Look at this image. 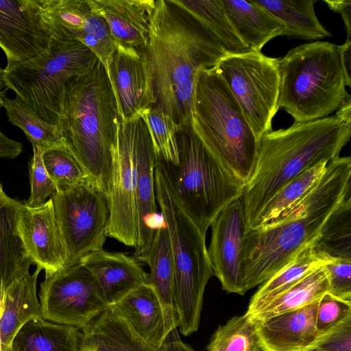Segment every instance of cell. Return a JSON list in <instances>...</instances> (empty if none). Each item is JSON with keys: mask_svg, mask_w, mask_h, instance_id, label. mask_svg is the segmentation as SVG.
<instances>
[{"mask_svg": "<svg viewBox=\"0 0 351 351\" xmlns=\"http://www.w3.org/2000/svg\"><path fill=\"white\" fill-rule=\"evenodd\" d=\"M191 123L208 149L245 186L255 167L258 140L215 68L197 74Z\"/></svg>", "mask_w": 351, "mask_h": 351, "instance_id": "52a82bcc", "label": "cell"}, {"mask_svg": "<svg viewBox=\"0 0 351 351\" xmlns=\"http://www.w3.org/2000/svg\"><path fill=\"white\" fill-rule=\"evenodd\" d=\"M38 3L51 37L83 43L107 67L116 45L107 23L88 0H38Z\"/></svg>", "mask_w": 351, "mask_h": 351, "instance_id": "9a60e30c", "label": "cell"}, {"mask_svg": "<svg viewBox=\"0 0 351 351\" xmlns=\"http://www.w3.org/2000/svg\"><path fill=\"white\" fill-rule=\"evenodd\" d=\"M81 330V347L93 351H160L138 336L110 306Z\"/></svg>", "mask_w": 351, "mask_h": 351, "instance_id": "4316f807", "label": "cell"}, {"mask_svg": "<svg viewBox=\"0 0 351 351\" xmlns=\"http://www.w3.org/2000/svg\"><path fill=\"white\" fill-rule=\"evenodd\" d=\"M107 23L117 47L143 54L156 0H88Z\"/></svg>", "mask_w": 351, "mask_h": 351, "instance_id": "ffe728a7", "label": "cell"}, {"mask_svg": "<svg viewBox=\"0 0 351 351\" xmlns=\"http://www.w3.org/2000/svg\"><path fill=\"white\" fill-rule=\"evenodd\" d=\"M32 148L33 156L29 162L30 195L25 204L29 207H37L44 204L57 189L44 165L41 148Z\"/></svg>", "mask_w": 351, "mask_h": 351, "instance_id": "ab89813d", "label": "cell"}, {"mask_svg": "<svg viewBox=\"0 0 351 351\" xmlns=\"http://www.w3.org/2000/svg\"><path fill=\"white\" fill-rule=\"evenodd\" d=\"M138 261L149 267L148 285L156 293L164 311L167 334L178 328V315L175 300L174 262L171 241L164 222L160 223L147 252Z\"/></svg>", "mask_w": 351, "mask_h": 351, "instance_id": "603a6c76", "label": "cell"}, {"mask_svg": "<svg viewBox=\"0 0 351 351\" xmlns=\"http://www.w3.org/2000/svg\"><path fill=\"white\" fill-rule=\"evenodd\" d=\"M3 313V304L0 306V317ZM0 351H3L2 350V345H1V337H0Z\"/></svg>", "mask_w": 351, "mask_h": 351, "instance_id": "f907efd6", "label": "cell"}, {"mask_svg": "<svg viewBox=\"0 0 351 351\" xmlns=\"http://www.w3.org/2000/svg\"><path fill=\"white\" fill-rule=\"evenodd\" d=\"M210 31L226 54L252 51L238 37L221 6V0H173Z\"/></svg>", "mask_w": 351, "mask_h": 351, "instance_id": "d6a6232c", "label": "cell"}, {"mask_svg": "<svg viewBox=\"0 0 351 351\" xmlns=\"http://www.w3.org/2000/svg\"><path fill=\"white\" fill-rule=\"evenodd\" d=\"M141 116L147 125L157 156L172 165H177L178 128L173 120L155 106L147 109Z\"/></svg>", "mask_w": 351, "mask_h": 351, "instance_id": "f35d334b", "label": "cell"}, {"mask_svg": "<svg viewBox=\"0 0 351 351\" xmlns=\"http://www.w3.org/2000/svg\"><path fill=\"white\" fill-rule=\"evenodd\" d=\"M318 302L254 322L263 351H308L320 337L316 327Z\"/></svg>", "mask_w": 351, "mask_h": 351, "instance_id": "44dd1931", "label": "cell"}, {"mask_svg": "<svg viewBox=\"0 0 351 351\" xmlns=\"http://www.w3.org/2000/svg\"><path fill=\"white\" fill-rule=\"evenodd\" d=\"M328 291V280L324 267L322 266L305 275L261 311L251 317L256 322L266 321L276 315L318 301Z\"/></svg>", "mask_w": 351, "mask_h": 351, "instance_id": "1f68e13d", "label": "cell"}, {"mask_svg": "<svg viewBox=\"0 0 351 351\" xmlns=\"http://www.w3.org/2000/svg\"><path fill=\"white\" fill-rule=\"evenodd\" d=\"M80 351H93L88 348L81 347Z\"/></svg>", "mask_w": 351, "mask_h": 351, "instance_id": "816d5d0a", "label": "cell"}, {"mask_svg": "<svg viewBox=\"0 0 351 351\" xmlns=\"http://www.w3.org/2000/svg\"><path fill=\"white\" fill-rule=\"evenodd\" d=\"M134 117L121 122L114 161L107 237L135 248L138 239L135 197Z\"/></svg>", "mask_w": 351, "mask_h": 351, "instance_id": "4fadbf2b", "label": "cell"}, {"mask_svg": "<svg viewBox=\"0 0 351 351\" xmlns=\"http://www.w3.org/2000/svg\"><path fill=\"white\" fill-rule=\"evenodd\" d=\"M158 206L169 233L173 262L179 331L189 336L199 325L206 286L213 275L203 235L181 207L167 162L157 157L154 169Z\"/></svg>", "mask_w": 351, "mask_h": 351, "instance_id": "8992f818", "label": "cell"}, {"mask_svg": "<svg viewBox=\"0 0 351 351\" xmlns=\"http://www.w3.org/2000/svg\"><path fill=\"white\" fill-rule=\"evenodd\" d=\"M312 244L316 252L330 260H351L350 193L333 210Z\"/></svg>", "mask_w": 351, "mask_h": 351, "instance_id": "836d02e7", "label": "cell"}, {"mask_svg": "<svg viewBox=\"0 0 351 351\" xmlns=\"http://www.w3.org/2000/svg\"><path fill=\"white\" fill-rule=\"evenodd\" d=\"M323 267L328 280V293L351 302V260L335 259Z\"/></svg>", "mask_w": 351, "mask_h": 351, "instance_id": "b9f144b4", "label": "cell"}, {"mask_svg": "<svg viewBox=\"0 0 351 351\" xmlns=\"http://www.w3.org/2000/svg\"><path fill=\"white\" fill-rule=\"evenodd\" d=\"M342 61L343 67L348 77L351 80L350 63H351V40L347 38L345 43L342 45Z\"/></svg>", "mask_w": 351, "mask_h": 351, "instance_id": "7dc6e473", "label": "cell"}, {"mask_svg": "<svg viewBox=\"0 0 351 351\" xmlns=\"http://www.w3.org/2000/svg\"><path fill=\"white\" fill-rule=\"evenodd\" d=\"M17 200L11 201L0 209V300L8 287L29 271L33 262L27 254L23 242L15 230V209Z\"/></svg>", "mask_w": 351, "mask_h": 351, "instance_id": "4dcf8cb0", "label": "cell"}, {"mask_svg": "<svg viewBox=\"0 0 351 351\" xmlns=\"http://www.w3.org/2000/svg\"><path fill=\"white\" fill-rule=\"evenodd\" d=\"M40 306L43 318L78 329L109 306L95 277L80 263L45 276Z\"/></svg>", "mask_w": 351, "mask_h": 351, "instance_id": "7c38bea8", "label": "cell"}, {"mask_svg": "<svg viewBox=\"0 0 351 351\" xmlns=\"http://www.w3.org/2000/svg\"><path fill=\"white\" fill-rule=\"evenodd\" d=\"M278 109L294 122L328 117L351 97V80L342 61V45L315 41L290 49L279 58Z\"/></svg>", "mask_w": 351, "mask_h": 351, "instance_id": "5b68a950", "label": "cell"}, {"mask_svg": "<svg viewBox=\"0 0 351 351\" xmlns=\"http://www.w3.org/2000/svg\"><path fill=\"white\" fill-rule=\"evenodd\" d=\"M351 314V302L336 298L328 292L319 300L316 327L322 335Z\"/></svg>", "mask_w": 351, "mask_h": 351, "instance_id": "60d3db41", "label": "cell"}, {"mask_svg": "<svg viewBox=\"0 0 351 351\" xmlns=\"http://www.w3.org/2000/svg\"><path fill=\"white\" fill-rule=\"evenodd\" d=\"M12 351H80L78 328L38 317L26 322L14 337Z\"/></svg>", "mask_w": 351, "mask_h": 351, "instance_id": "f1b7e54d", "label": "cell"}, {"mask_svg": "<svg viewBox=\"0 0 351 351\" xmlns=\"http://www.w3.org/2000/svg\"><path fill=\"white\" fill-rule=\"evenodd\" d=\"M134 121L135 197L138 233L134 257L138 259L147 252L158 227L154 180L157 155L141 114L134 116Z\"/></svg>", "mask_w": 351, "mask_h": 351, "instance_id": "ac0fdd59", "label": "cell"}, {"mask_svg": "<svg viewBox=\"0 0 351 351\" xmlns=\"http://www.w3.org/2000/svg\"><path fill=\"white\" fill-rule=\"evenodd\" d=\"M351 158L328 162L322 178L276 219L246 231L241 270L246 292L261 285L314 241L325 222L350 193Z\"/></svg>", "mask_w": 351, "mask_h": 351, "instance_id": "7a4b0ae2", "label": "cell"}, {"mask_svg": "<svg viewBox=\"0 0 351 351\" xmlns=\"http://www.w3.org/2000/svg\"><path fill=\"white\" fill-rule=\"evenodd\" d=\"M278 60L252 50L226 54L215 67L238 102L258 141L272 131L271 121L279 110Z\"/></svg>", "mask_w": 351, "mask_h": 351, "instance_id": "30bf717a", "label": "cell"}, {"mask_svg": "<svg viewBox=\"0 0 351 351\" xmlns=\"http://www.w3.org/2000/svg\"><path fill=\"white\" fill-rule=\"evenodd\" d=\"M206 351H263L256 323L246 313L232 317L218 326Z\"/></svg>", "mask_w": 351, "mask_h": 351, "instance_id": "8d00e7d4", "label": "cell"}, {"mask_svg": "<svg viewBox=\"0 0 351 351\" xmlns=\"http://www.w3.org/2000/svg\"><path fill=\"white\" fill-rule=\"evenodd\" d=\"M109 306L145 341L160 348L167 335L164 311L149 285L139 287Z\"/></svg>", "mask_w": 351, "mask_h": 351, "instance_id": "cb8c5ba5", "label": "cell"}, {"mask_svg": "<svg viewBox=\"0 0 351 351\" xmlns=\"http://www.w3.org/2000/svg\"><path fill=\"white\" fill-rule=\"evenodd\" d=\"M160 351H195L189 345L182 341L178 328L171 330L166 336Z\"/></svg>", "mask_w": 351, "mask_h": 351, "instance_id": "f6af8a7d", "label": "cell"}, {"mask_svg": "<svg viewBox=\"0 0 351 351\" xmlns=\"http://www.w3.org/2000/svg\"><path fill=\"white\" fill-rule=\"evenodd\" d=\"M3 304L2 300H0V306Z\"/></svg>", "mask_w": 351, "mask_h": 351, "instance_id": "f5cc1de1", "label": "cell"}, {"mask_svg": "<svg viewBox=\"0 0 351 351\" xmlns=\"http://www.w3.org/2000/svg\"><path fill=\"white\" fill-rule=\"evenodd\" d=\"M208 250L213 274L223 290L243 295L242 247L247 223L242 196L223 208L211 223Z\"/></svg>", "mask_w": 351, "mask_h": 351, "instance_id": "e0dca14e", "label": "cell"}, {"mask_svg": "<svg viewBox=\"0 0 351 351\" xmlns=\"http://www.w3.org/2000/svg\"><path fill=\"white\" fill-rule=\"evenodd\" d=\"M12 198L10 197L3 191L2 184L0 182V209L8 204Z\"/></svg>", "mask_w": 351, "mask_h": 351, "instance_id": "c3c4849f", "label": "cell"}, {"mask_svg": "<svg viewBox=\"0 0 351 351\" xmlns=\"http://www.w3.org/2000/svg\"><path fill=\"white\" fill-rule=\"evenodd\" d=\"M3 69L0 68V112L1 110L3 108V97L5 94L6 90H3L2 88L4 86L3 81ZM0 133H1L0 128Z\"/></svg>", "mask_w": 351, "mask_h": 351, "instance_id": "681fc988", "label": "cell"}, {"mask_svg": "<svg viewBox=\"0 0 351 351\" xmlns=\"http://www.w3.org/2000/svg\"><path fill=\"white\" fill-rule=\"evenodd\" d=\"M51 39L38 0H0V48L7 59L5 69L34 59Z\"/></svg>", "mask_w": 351, "mask_h": 351, "instance_id": "5bb4252c", "label": "cell"}, {"mask_svg": "<svg viewBox=\"0 0 351 351\" xmlns=\"http://www.w3.org/2000/svg\"><path fill=\"white\" fill-rule=\"evenodd\" d=\"M328 162L316 164L283 185L264 205L250 229L272 221L302 199L322 178Z\"/></svg>", "mask_w": 351, "mask_h": 351, "instance_id": "e575fe53", "label": "cell"}, {"mask_svg": "<svg viewBox=\"0 0 351 351\" xmlns=\"http://www.w3.org/2000/svg\"><path fill=\"white\" fill-rule=\"evenodd\" d=\"M226 53L215 36L173 0H156L149 39L142 54L155 104L178 131L191 122L199 71L215 67Z\"/></svg>", "mask_w": 351, "mask_h": 351, "instance_id": "6da1fadb", "label": "cell"}, {"mask_svg": "<svg viewBox=\"0 0 351 351\" xmlns=\"http://www.w3.org/2000/svg\"><path fill=\"white\" fill-rule=\"evenodd\" d=\"M6 351H12L10 348L8 349Z\"/></svg>", "mask_w": 351, "mask_h": 351, "instance_id": "db71d44e", "label": "cell"}, {"mask_svg": "<svg viewBox=\"0 0 351 351\" xmlns=\"http://www.w3.org/2000/svg\"><path fill=\"white\" fill-rule=\"evenodd\" d=\"M328 7L341 14L345 23L347 38L351 35V1L350 0H324Z\"/></svg>", "mask_w": 351, "mask_h": 351, "instance_id": "ee69618b", "label": "cell"}, {"mask_svg": "<svg viewBox=\"0 0 351 351\" xmlns=\"http://www.w3.org/2000/svg\"><path fill=\"white\" fill-rule=\"evenodd\" d=\"M15 230L33 264L45 276L67 265L68 253L56 219L52 199L37 207L17 200Z\"/></svg>", "mask_w": 351, "mask_h": 351, "instance_id": "2e32d148", "label": "cell"}, {"mask_svg": "<svg viewBox=\"0 0 351 351\" xmlns=\"http://www.w3.org/2000/svg\"><path fill=\"white\" fill-rule=\"evenodd\" d=\"M51 198L68 253L66 267L103 249L110 210L106 196L92 179L56 191Z\"/></svg>", "mask_w": 351, "mask_h": 351, "instance_id": "8fae6325", "label": "cell"}, {"mask_svg": "<svg viewBox=\"0 0 351 351\" xmlns=\"http://www.w3.org/2000/svg\"><path fill=\"white\" fill-rule=\"evenodd\" d=\"M42 158L48 174L56 186V191L65 190L91 179L61 141L42 150Z\"/></svg>", "mask_w": 351, "mask_h": 351, "instance_id": "74e56055", "label": "cell"}, {"mask_svg": "<svg viewBox=\"0 0 351 351\" xmlns=\"http://www.w3.org/2000/svg\"><path fill=\"white\" fill-rule=\"evenodd\" d=\"M41 271L36 268L12 282L3 296V313L0 317V337L3 351L10 348L19 330L28 321L40 316V306L36 292L38 276Z\"/></svg>", "mask_w": 351, "mask_h": 351, "instance_id": "d4e9b609", "label": "cell"}, {"mask_svg": "<svg viewBox=\"0 0 351 351\" xmlns=\"http://www.w3.org/2000/svg\"><path fill=\"white\" fill-rule=\"evenodd\" d=\"M98 58L79 41L51 37L48 47L34 59L3 69V84L35 114L56 126L62 85Z\"/></svg>", "mask_w": 351, "mask_h": 351, "instance_id": "9c48e42d", "label": "cell"}, {"mask_svg": "<svg viewBox=\"0 0 351 351\" xmlns=\"http://www.w3.org/2000/svg\"><path fill=\"white\" fill-rule=\"evenodd\" d=\"M221 3L237 35L250 49L261 51L269 40L283 35L282 24L252 0H221Z\"/></svg>", "mask_w": 351, "mask_h": 351, "instance_id": "484cf974", "label": "cell"}, {"mask_svg": "<svg viewBox=\"0 0 351 351\" xmlns=\"http://www.w3.org/2000/svg\"><path fill=\"white\" fill-rule=\"evenodd\" d=\"M312 243L305 246L291 261L261 285L250 299L247 315H255L305 275L333 261L316 252Z\"/></svg>", "mask_w": 351, "mask_h": 351, "instance_id": "83f0119b", "label": "cell"}, {"mask_svg": "<svg viewBox=\"0 0 351 351\" xmlns=\"http://www.w3.org/2000/svg\"><path fill=\"white\" fill-rule=\"evenodd\" d=\"M351 136V125L328 116L263 134L255 167L242 195L247 230L267 202L286 183L324 161L338 157Z\"/></svg>", "mask_w": 351, "mask_h": 351, "instance_id": "277c9868", "label": "cell"}, {"mask_svg": "<svg viewBox=\"0 0 351 351\" xmlns=\"http://www.w3.org/2000/svg\"><path fill=\"white\" fill-rule=\"evenodd\" d=\"M121 118L108 70L98 58L61 86L59 139L108 199Z\"/></svg>", "mask_w": 351, "mask_h": 351, "instance_id": "3957f363", "label": "cell"}, {"mask_svg": "<svg viewBox=\"0 0 351 351\" xmlns=\"http://www.w3.org/2000/svg\"><path fill=\"white\" fill-rule=\"evenodd\" d=\"M308 351H351V314L321 335Z\"/></svg>", "mask_w": 351, "mask_h": 351, "instance_id": "7bdbcfd3", "label": "cell"}, {"mask_svg": "<svg viewBox=\"0 0 351 351\" xmlns=\"http://www.w3.org/2000/svg\"><path fill=\"white\" fill-rule=\"evenodd\" d=\"M106 68L121 122L142 114L154 105L152 77L141 54L116 47Z\"/></svg>", "mask_w": 351, "mask_h": 351, "instance_id": "d6986e66", "label": "cell"}, {"mask_svg": "<svg viewBox=\"0 0 351 351\" xmlns=\"http://www.w3.org/2000/svg\"><path fill=\"white\" fill-rule=\"evenodd\" d=\"M274 16L283 25V35L304 40L331 36L317 19V0H252Z\"/></svg>", "mask_w": 351, "mask_h": 351, "instance_id": "f546056e", "label": "cell"}, {"mask_svg": "<svg viewBox=\"0 0 351 351\" xmlns=\"http://www.w3.org/2000/svg\"><path fill=\"white\" fill-rule=\"evenodd\" d=\"M79 263L95 277L109 306L139 287L148 285V274L138 261L123 252L101 249L86 254Z\"/></svg>", "mask_w": 351, "mask_h": 351, "instance_id": "7402d4cb", "label": "cell"}, {"mask_svg": "<svg viewBox=\"0 0 351 351\" xmlns=\"http://www.w3.org/2000/svg\"><path fill=\"white\" fill-rule=\"evenodd\" d=\"M3 108L9 121L25 133L32 147L43 150L60 141L56 126L38 117L17 96L10 98L5 93Z\"/></svg>", "mask_w": 351, "mask_h": 351, "instance_id": "d590c367", "label": "cell"}, {"mask_svg": "<svg viewBox=\"0 0 351 351\" xmlns=\"http://www.w3.org/2000/svg\"><path fill=\"white\" fill-rule=\"evenodd\" d=\"M178 163L167 162L175 193L206 236L219 213L243 195L245 185L208 149L191 122L177 133Z\"/></svg>", "mask_w": 351, "mask_h": 351, "instance_id": "ba28073f", "label": "cell"}, {"mask_svg": "<svg viewBox=\"0 0 351 351\" xmlns=\"http://www.w3.org/2000/svg\"><path fill=\"white\" fill-rule=\"evenodd\" d=\"M335 116L342 121L351 125V97L342 102L337 109Z\"/></svg>", "mask_w": 351, "mask_h": 351, "instance_id": "bcb514c9", "label": "cell"}]
</instances>
